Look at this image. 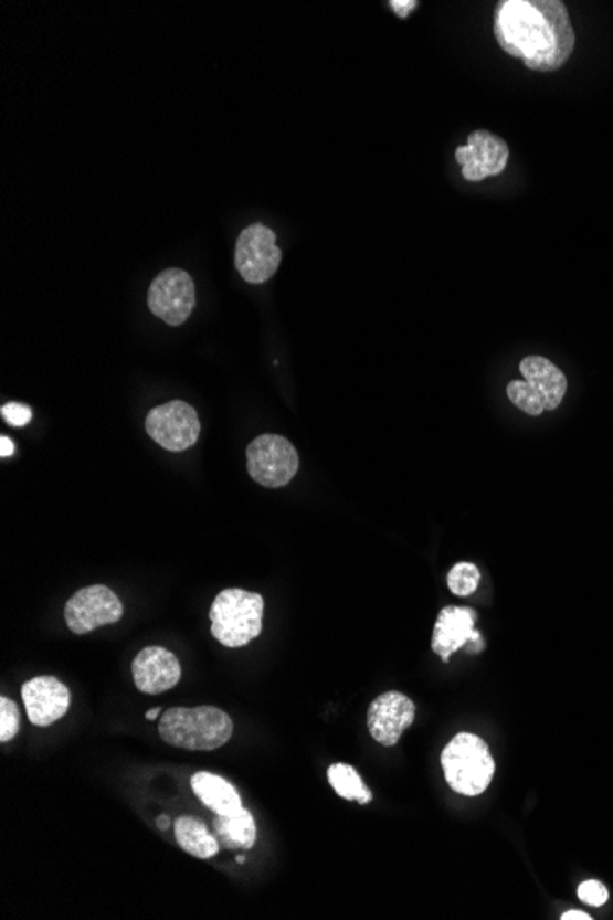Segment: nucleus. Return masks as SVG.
<instances>
[{
	"mask_svg": "<svg viewBox=\"0 0 613 920\" xmlns=\"http://www.w3.org/2000/svg\"><path fill=\"white\" fill-rule=\"evenodd\" d=\"M133 676L141 692L160 695L179 684V659L162 647L144 648L133 662Z\"/></svg>",
	"mask_w": 613,
	"mask_h": 920,
	"instance_id": "obj_15",
	"label": "nucleus"
},
{
	"mask_svg": "<svg viewBox=\"0 0 613 920\" xmlns=\"http://www.w3.org/2000/svg\"><path fill=\"white\" fill-rule=\"evenodd\" d=\"M282 263V251L276 234L265 224H250L241 232L235 245V267L245 282L265 284L276 274Z\"/></svg>",
	"mask_w": 613,
	"mask_h": 920,
	"instance_id": "obj_8",
	"label": "nucleus"
},
{
	"mask_svg": "<svg viewBox=\"0 0 613 920\" xmlns=\"http://www.w3.org/2000/svg\"><path fill=\"white\" fill-rule=\"evenodd\" d=\"M21 715L13 700L0 698V742H10L19 733Z\"/></svg>",
	"mask_w": 613,
	"mask_h": 920,
	"instance_id": "obj_21",
	"label": "nucleus"
},
{
	"mask_svg": "<svg viewBox=\"0 0 613 920\" xmlns=\"http://www.w3.org/2000/svg\"><path fill=\"white\" fill-rule=\"evenodd\" d=\"M479 579H482V573H479L478 568L471 564V562H459L448 573V589L452 590V594L465 598V595L476 592Z\"/></svg>",
	"mask_w": 613,
	"mask_h": 920,
	"instance_id": "obj_20",
	"label": "nucleus"
},
{
	"mask_svg": "<svg viewBox=\"0 0 613 920\" xmlns=\"http://www.w3.org/2000/svg\"><path fill=\"white\" fill-rule=\"evenodd\" d=\"M237 864H245V856H237Z\"/></svg>",
	"mask_w": 613,
	"mask_h": 920,
	"instance_id": "obj_29",
	"label": "nucleus"
},
{
	"mask_svg": "<svg viewBox=\"0 0 613 920\" xmlns=\"http://www.w3.org/2000/svg\"><path fill=\"white\" fill-rule=\"evenodd\" d=\"M249 473L263 487H285L296 476L299 467L298 453L287 437L263 434L255 437L246 448Z\"/></svg>",
	"mask_w": 613,
	"mask_h": 920,
	"instance_id": "obj_6",
	"label": "nucleus"
},
{
	"mask_svg": "<svg viewBox=\"0 0 613 920\" xmlns=\"http://www.w3.org/2000/svg\"><path fill=\"white\" fill-rule=\"evenodd\" d=\"M175 838L188 855L208 860L221 849L219 839L195 817L182 816L175 822Z\"/></svg>",
	"mask_w": 613,
	"mask_h": 920,
	"instance_id": "obj_18",
	"label": "nucleus"
},
{
	"mask_svg": "<svg viewBox=\"0 0 613 920\" xmlns=\"http://www.w3.org/2000/svg\"><path fill=\"white\" fill-rule=\"evenodd\" d=\"M526 381H510L507 395L516 409L529 415L557 410L568 390V379L560 368L543 357H526L520 362Z\"/></svg>",
	"mask_w": 613,
	"mask_h": 920,
	"instance_id": "obj_5",
	"label": "nucleus"
},
{
	"mask_svg": "<svg viewBox=\"0 0 613 920\" xmlns=\"http://www.w3.org/2000/svg\"><path fill=\"white\" fill-rule=\"evenodd\" d=\"M215 838L224 849H252L257 838L254 817L246 808L213 819Z\"/></svg>",
	"mask_w": 613,
	"mask_h": 920,
	"instance_id": "obj_17",
	"label": "nucleus"
},
{
	"mask_svg": "<svg viewBox=\"0 0 613 920\" xmlns=\"http://www.w3.org/2000/svg\"><path fill=\"white\" fill-rule=\"evenodd\" d=\"M413 719L415 706L406 695L384 692L369 706V733L382 747H395L404 730L412 726Z\"/></svg>",
	"mask_w": 613,
	"mask_h": 920,
	"instance_id": "obj_12",
	"label": "nucleus"
},
{
	"mask_svg": "<svg viewBox=\"0 0 613 920\" xmlns=\"http://www.w3.org/2000/svg\"><path fill=\"white\" fill-rule=\"evenodd\" d=\"M562 920H592V917L584 913V911H566L564 916H562Z\"/></svg>",
	"mask_w": 613,
	"mask_h": 920,
	"instance_id": "obj_26",
	"label": "nucleus"
},
{
	"mask_svg": "<svg viewBox=\"0 0 613 920\" xmlns=\"http://www.w3.org/2000/svg\"><path fill=\"white\" fill-rule=\"evenodd\" d=\"M265 601L260 594L241 589L223 590L210 609L212 634L221 645L240 648L263 631Z\"/></svg>",
	"mask_w": 613,
	"mask_h": 920,
	"instance_id": "obj_3",
	"label": "nucleus"
},
{
	"mask_svg": "<svg viewBox=\"0 0 613 920\" xmlns=\"http://www.w3.org/2000/svg\"><path fill=\"white\" fill-rule=\"evenodd\" d=\"M160 713H162V709H160V708L149 709V711H147V713H146V719L147 720L158 719V715H160Z\"/></svg>",
	"mask_w": 613,
	"mask_h": 920,
	"instance_id": "obj_28",
	"label": "nucleus"
},
{
	"mask_svg": "<svg viewBox=\"0 0 613 920\" xmlns=\"http://www.w3.org/2000/svg\"><path fill=\"white\" fill-rule=\"evenodd\" d=\"M446 783L462 795L484 794L494 778V759L484 739L473 733L454 737L441 755Z\"/></svg>",
	"mask_w": 613,
	"mask_h": 920,
	"instance_id": "obj_4",
	"label": "nucleus"
},
{
	"mask_svg": "<svg viewBox=\"0 0 613 920\" xmlns=\"http://www.w3.org/2000/svg\"><path fill=\"white\" fill-rule=\"evenodd\" d=\"M609 897V889L604 888L603 884L598 882V880H586L579 888V899L582 902H586V905L593 906V908L606 905Z\"/></svg>",
	"mask_w": 613,
	"mask_h": 920,
	"instance_id": "obj_22",
	"label": "nucleus"
},
{
	"mask_svg": "<svg viewBox=\"0 0 613 920\" xmlns=\"http://www.w3.org/2000/svg\"><path fill=\"white\" fill-rule=\"evenodd\" d=\"M158 733L169 747L191 752H213L232 739L234 725L223 709L171 708L158 722Z\"/></svg>",
	"mask_w": 613,
	"mask_h": 920,
	"instance_id": "obj_2",
	"label": "nucleus"
},
{
	"mask_svg": "<svg viewBox=\"0 0 613 920\" xmlns=\"http://www.w3.org/2000/svg\"><path fill=\"white\" fill-rule=\"evenodd\" d=\"M390 6L397 15L401 17V19H406L418 8V2L415 0H391Z\"/></svg>",
	"mask_w": 613,
	"mask_h": 920,
	"instance_id": "obj_24",
	"label": "nucleus"
},
{
	"mask_svg": "<svg viewBox=\"0 0 613 920\" xmlns=\"http://www.w3.org/2000/svg\"><path fill=\"white\" fill-rule=\"evenodd\" d=\"M509 155V146L504 138L485 129L471 133L467 146L456 149L457 163L468 182H482L487 177L501 173L507 168Z\"/></svg>",
	"mask_w": 613,
	"mask_h": 920,
	"instance_id": "obj_11",
	"label": "nucleus"
},
{
	"mask_svg": "<svg viewBox=\"0 0 613 920\" xmlns=\"http://www.w3.org/2000/svg\"><path fill=\"white\" fill-rule=\"evenodd\" d=\"M476 614L471 609L462 606H446L441 611L440 617L435 621L432 648L440 654L443 662H448L452 654L468 643H476V647H484L482 634L474 628Z\"/></svg>",
	"mask_w": 613,
	"mask_h": 920,
	"instance_id": "obj_14",
	"label": "nucleus"
},
{
	"mask_svg": "<svg viewBox=\"0 0 613 920\" xmlns=\"http://www.w3.org/2000/svg\"><path fill=\"white\" fill-rule=\"evenodd\" d=\"M147 304L160 320L169 326H182L195 307V284L186 271L168 268L152 279Z\"/></svg>",
	"mask_w": 613,
	"mask_h": 920,
	"instance_id": "obj_9",
	"label": "nucleus"
},
{
	"mask_svg": "<svg viewBox=\"0 0 613 920\" xmlns=\"http://www.w3.org/2000/svg\"><path fill=\"white\" fill-rule=\"evenodd\" d=\"M124 615V605L118 595L104 584H94L80 590L65 606L66 625L77 636L88 634L98 626L118 623Z\"/></svg>",
	"mask_w": 613,
	"mask_h": 920,
	"instance_id": "obj_10",
	"label": "nucleus"
},
{
	"mask_svg": "<svg viewBox=\"0 0 613 920\" xmlns=\"http://www.w3.org/2000/svg\"><path fill=\"white\" fill-rule=\"evenodd\" d=\"M146 431L160 447L182 453L199 440L201 421L193 406L184 401H171L147 414Z\"/></svg>",
	"mask_w": 613,
	"mask_h": 920,
	"instance_id": "obj_7",
	"label": "nucleus"
},
{
	"mask_svg": "<svg viewBox=\"0 0 613 920\" xmlns=\"http://www.w3.org/2000/svg\"><path fill=\"white\" fill-rule=\"evenodd\" d=\"M171 827V819L168 816H160L158 817V828H162V831H168Z\"/></svg>",
	"mask_w": 613,
	"mask_h": 920,
	"instance_id": "obj_27",
	"label": "nucleus"
},
{
	"mask_svg": "<svg viewBox=\"0 0 613 920\" xmlns=\"http://www.w3.org/2000/svg\"><path fill=\"white\" fill-rule=\"evenodd\" d=\"M13 453H15V445H13L10 437H0V458H8Z\"/></svg>",
	"mask_w": 613,
	"mask_h": 920,
	"instance_id": "obj_25",
	"label": "nucleus"
},
{
	"mask_svg": "<svg viewBox=\"0 0 613 920\" xmlns=\"http://www.w3.org/2000/svg\"><path fill=\"white\" fill-rule=\"evenodd\" d=\"M332 789L344 800H357L360 805H368L371 801V792L366 789L364 781L359 773L349 764H332L327 772Z\"/></svg>",
	"mask_w": 613,
	"mask_h": 920,
	"instance_id": "obj_19",
	"label": "nucleus"
},
{
	"mask_svg": "<svg viewBox=\"0 0 613 920\" xmlns=\"http://www.w3.org/2000/svg\"><path fill=\"white\" fill-rule=\"evenodd\" d=\"M191 789L197 797L218 816H226L243 808L241 795L226 779L219 778L215 773L199 772L191 778Z\"/></svg>",
	"mask_w": 613,
	"mask_h": 920,
	"instance_id": "obj_16",
	"label": "nucleus"
},
{
	"mask_svg": "<svg viewBox=\"0 0 613 920\" xmlns=\"http://www.w3.org/2000/svg\"><path fill=\"white\" fill-rule=\"evenodd\" d=\"M494 35L505 54L537 72L559 71L575 49V30L560 0H501Z\"/></svg>",
	"mask_w": 613,
	"mask_h": 920,
	"instance_id": "obj_1",
	"label": "nucleus"
},
{
	"mask_svg": "<svg viewBox=\"0 0 613 920\" xmlns=\"http://www.w3.org/2000/svg\"><path fill=\"white\" fill-rule=\"evenodd\" d=\"M0 414L4 417L6 423L11 426H27L32 421V410L28 409L27 404L8 403L0 409Z\"/></svg>",
	"mask_w": 613,
	"mask_h": 920,
	"instance_id": "obj_23",
	"label": "nucleus"
},
{
	"mask_svg": "<svg viewBox=\"0 0 613 920\" xmlns=\"http://www.w3.org/2000/svg\"><path fill=\"white\" fill-rule=\"evenodd\" d=\"M22 702L33 726L54 725L71 708V691L54 676H38L22 686Z\"/></svg>",
	"mask_w": 613,
	"mask_h": 920,
	"instance_id": "obj_13",
	"label": "nucleus"
}]
</instances>
